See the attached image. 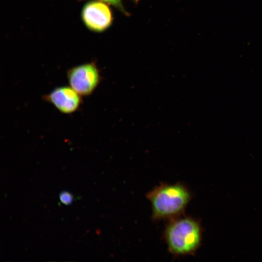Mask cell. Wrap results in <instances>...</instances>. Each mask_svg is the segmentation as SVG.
Instances as JSON below:
<instances>
[{
  "instance_id": "277c9868",
  "label": "cell",
  "mask_w": 262,
  "mask_h": 262,
  "mask_svg": "<svg viewBox=\"0 0 262 262\" xmlns=\"http://www.w3.org/2000/svg\"><path fill=\"white\" fill-rule=\"evenodd\" d=\"M67 78L70 86L83 96L92 94L100 80L99 70L93 62L70 68L67 71Z\"/></svg>"
},
{
  "instance_id": "ba28073f",
  "label": "cell",
  "mask_w": 262,
  "mask_h": 262,
  "mask_svg": "<svg viewBox=\"0 0 262 262\" xmlns=\"http://www.w3.org/2000/svg\"><path fill=\"white\" fill-rule=\"evenodd\" d=\"M132 0L135 3H137L139 1V0Z\"/></svg>"
},
{
  "instance_id": "3957f363",
  "label": "cell",
  "mask_w": 262,
  "mask_h": 262,
  "mask_svg": "<svg viewBox=\"0 0 262 262\" xmlns=\"http://www.w3.org/2000/svg\"><path fill=\"white\" fill-rule=\"evenodd\" d=\"M81 17L87 29L98 33L108 29L114 20L113 13L108 4L96 0H91L83 5Z\"/></svg>"
},
{
  "instance_id": "5b68a950",
  "label": "cell",
  "mask_w": 262,
  "mask_h": 262,
  "mask_svg": "<svg viewBox=\"0 0 262 262\" xmlns=\"http://www.w3.org/2000/svg\"><path fill=\"white\" fill-rule=\"evenodd\" d=\"M44 99L64 114L74 112L81 103V95L71 86L57 87L45 95Z\"/></svg>"
},
{
  "instance_id": "52a82bcc",
  "label": "cell",
  "mask_w": 262,
  "mask_h": 262,
  "mask_svg": "<svg viewBox=\"0 0 262 262\" xmlns=\"http://www.w3.org/2000/svg\"><path fill=\"white\" fill-rule=\"evenodd\" d=\"M59 199L64 205H69L73 201V196L67 191H62L59 194Z\"/></svg>"
},
{
  "instance_id": "8992f818",
  "label": "cell",
  "mask_w": 262,
  "mask_h": 262,
  "mask_svg": "<svg viewBox=\"0 0 262 262\" xmlns=\"http://www.w3.org/2000/svg\"><path fill=\"white\" fill-rule=\"evenodd\" d=\"M79 1H83L87 0H79ZM104 2L107 4L114 6L119 10L121 13L126 16H129L130 13L125 8L122 0H96Z\"/></svg>"
},
{
  "instance_id": "6da1fadb",
  "label": "cell",
  "mask_w": 262,
  "mask_h": 262,
  "mask_svg": "<svg viewBox=\"0 0 262 262\" xmlns=\"http://www.w3.org/2000/svg\"><path fill=\"white\" fill-rule=\"evenodd\" d=\"M146 197L155 221L171 220L183 215L192 198L186 186L180 182L162 183L148 192Z\"/></svg>"
},
{
  "instance_id": "7a4b0ae2",
  "label": "cell",
  "mask_w": 262,
  "mask_h": 262,
  "mask_svg": "<svg viewBox=\"0 0 262 262\" xmlns=\"http://www.w3.org/2000/svg\"><path fill=\"white\" fill-rule=\"evenodd\" d=\"M163 237L174 256L193 255L201 245L202 229L197 220L182 215L169 220Z\"/></svg>"
}]
</instances>
